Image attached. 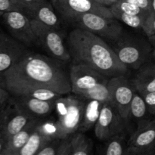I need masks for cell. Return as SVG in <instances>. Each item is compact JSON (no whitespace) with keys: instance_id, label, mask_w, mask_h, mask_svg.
<instances>
[{"instance_id":"obj_27","label":"cell","mask_w":155,"mask_h":155,"mask_svg":"<svg viewBox=\"0 0 155 155\" xmlns=\"http://www.w3.org/2000/svg\"><path fill=\"white\" fill-rule=\"evenodd\" d=\"M111 8L117 9V10L124 12L125 13L130 15H148L150 12L143 10L139 6L129 2L126 0H118L117 2L110 6Z\"/></svg>"},{"instance_id":"obj_40","label":"cell","mask_w":155,"mask_h":155,"mask_svg":"<svg viewBox=\"0 0 155 155\" xmlns=\"http://www.w3.org/2000/svg\"><path fill=\"white\" fill-rule=\"evenodd\" d=\"M148 41L150 42V43H151V45H152L153 48L155 49V34L152 35V36H148Z\"/></svg>"},{"instance_id":"obj_30","label":"cell","mask_w":155,"mask_h":155,"mask_svg":"<svg viewBox=\"0 0 155 155\" xmlns=\"http://www.w3.org/2000/svg\"><path fill=\"white\" fill-rule=\"evenodd\" d=\"M142 29L148 37L155 34V12L149 13L145 18Z\"/></svg>"},{"instance_id":"obj_7","label":"cell","mask_w":155,"mask_h":155,"mask_svg":"<svg viewBox=\"0 0 155 155\" xmlns=\"http://www.w3.org/2000/svg\"><path fill=\"white\" fill-rule=\"evenodd\" d=\"M127 124L111 101L103 104L95 125V135L100 141H106L117 135L124 134Z\"/></svg>"},{"instance_id":"obj_4","label":"cell","mask_w":155,"mask_h":155,"mask_svg":"<svg viewBox=\"0 0 155 155\" xmlns=\"http://www.w3.org/2000/svg\"><path fill=\"white\" fill-rule=\"evenodd\" d=\"M77 28L88 30L103 39L115 42L124 33L120 23L115 18H108L92 13L72 15L64 18Z\"/></svg>"},{"instance_id":"obj_28","label":"cell","mask_w":155,"mask_h":155,"mask_svg":"<svg viewBox=\"0 0 155 155\" xmlns=\"http://www.w3.org/2000/svg\"><path fill=\"white\" fill-rule=\"evenodd\" d=\"M155 145L148 147H127L126 155H151L154 154Z\"/></svg>"},{"instance_id":"obj_26","label":"cell","mask_w":155,"mask_h":155,"mask_svg":"<svg viewBox=\"0 0 155 155\" xmlns=\"http://www.w3.org/2000/svg\"><path fill=\"white\" fill-rule=\"evenodd\" d=\"M110 12L113 14V16L116 19L121 21L124 24H127V25L135 29H142V25H143L144 22H145V18L148 16V15H130V14L125 13V12H121V11L117 10V9L111 8H110Z\"/></svg>"},{"instance_id":"obj_42","label":"cell","mask_w":155,"mask_h":155,"mask_svg":"<svg viewBox=\"0 0 155 155\" xmlns=\"http://www.w3.org/2000/svg\"><path fill=\"white\" fill-rule=\"evenodd\" d=\"M152 56H153V58H154V60H155V49L153 50V51H152Z\"/></svg>"},{"instance_id":"obj_17","label":"cell","mask_w":155,"mask_h":155,"mask_svg":"<svg viewBox=\"0 0 155 155\" xmlns=\"http://www.w3.org/2000/svg\"><path fill=\"white\" fill-rule=\"evenodd\" d=\"M30 19L36 20L47 26L58 30L60 27V20L58 14L54 9L51 2L44 0L40 5L35 8L25 12Z\"/></svg>"},{"instance_id":"obj_33","label":"cell","mask_w":155,"mask_h":155,"mask_svg":"<svg viewBox=\"0 0 155 155\" xmlns=\"http://www.w3.org/2000/svg\"><path fill=\"white\" fill-rule=\"evenodd\" d=\"M12 95L5 86L2 74H0V104H5L12 98Z\"/></svg>"},{"instance_id":"obj_25","label":"cell","mask_w":155,"mask_h":155,"mask_svg":"<svg viewBox=\"0 0 155 155\" xmlns=\"http://www.w3.org/2000/svg\"><path fill=\"white\" fill-rule=\"evenodd\" d=\"M148 113L147 105L143 96L141 94L134 93L130 108V121L132 120H142Z\"/></svg>"},{"instance_id":"obj_32","label":"cell","mask_w":155,"mask_h":155,"mask_svg":"<svg viewBox=\"0 0 155 155\" xmlns=\"http://www.w3.org/2000/svg\"><path fill=\"white\" fill-rule=\"evenodd\" d=\"M57 155H72L71 136L61 139Z\"/></svg>"},{"instance_id":"obj_38","label":"cell","mask_w":155,"mask_h":155,"mask_svg":"<svg viewBox=\"0 0 155 155\" xmlns=\"http://www.w3.org/2000/svg\"><path fill=\"white\" fill-rule=\"evenodd\" d=\"M6 142H7V140L2 136V134L0 133V155L2 154L3 151H4V148L5 147Z\"/></svg>"},{"instance_id":"obj_13","label":"cell","mask_w":155,"mask_h":155,"mask_svg":"<svg viewBox=\"0 0 155 155\" xmlns=\"http://www.w3.org/2000/svg\"><path fill=\"white\" fill-rule=\"evenodd\" d=\"M18 106L30 117L35 119H42L48 116L55 107L56 100H41L27 96L13 97Z\"/></svg>"},{"instance_id":"obj_45","label":"cell","mask_w":155,"mask_h":155,"mask_svg":"<svg viewBox=\"0 0 155 155\" xmlns=\"http://www.w3.org/2000/svg\"><path fill=\"white\" fill-rule=\"evenodd\" d=\"M3 15V12H0V17H2V15Z\"/></svg>"},{"instance_id":"obj_37","label":"cell","mask_w":155,"mask_h":155,"mask_svg":"<svg viewBox=\"0 0 155 155\" xmlns=\"http://www.w3.org/2000/svg\"><path fill=\"white\" fill-rule=\"evenodd\" d=\"M9 37H10V36H9L8 35L6 34V33L3 31L2 29L0 27V48L4 45L5 42L8 39Z\"/></svg>"},{"instance_id":"obj_15","label":"cell","mask_w":155,"mask_h":155,"mask_svg":"<svg viewBox=\"0 0 155 155\" xmlns=\"http://www.w3.org/2000/svg\"><path fill=\"white\" fill-rule=\"evenodd\" d=\"M129 146L148 147L155 145V120L142 119L127 142Z\"/></svg>"},{"instance_id":"obj_24","label":"cell","mask_w":155,"mask_h":155,"mask_svg":"<svg viewBox=\"0 0 155 155\" xmlns=\"http://www.w3.org/2000/svg\"><path fill=\"white\" fill-rule=\"evenodd\" d=\"M62 95H61V94L58 93L52 89H48V88L31 87L24 89L17 97L27 96L38 98V99L50 101V100H56Z\"/></svg>"},{"instance_id":"obj_19","label":"cell","mask_w":155,"mask_h":155,"mask_svg":"<svg viewBox=\"0 0 155 155\" xmlns=\"http://www.w3.org/2000/svg\"><path fill=\"white\" fill-rule=\"evenodd\" d=\"M52 139L43 133L39 126L29 138L27 143L20 151L18 155H36L37 153Z\"/></svg>"},{"instance_id":"obj_46","label":"cell","mask_w":155,"mask_h":155,"mask_svg":"<svg viewBox=\"0 0 155 155\" xmlns=\"http://www.w3.org/2000/svg\"><path fill=\"white\" fill-rule=\"evenodd\" d=\"M154 155H155V152H154Z\"/></svg>"},{"instance_id":"obj_9","label":"cell","mask_w":155,"mask_h":155,"mask_svg":"<svg viewBox=\"0 0 155 155\" xmlns=\"http://www.w3.org/2000/svg\"><path fill=\"white\" fill-rule=\"evenodd\" d=\"M107 86L110 90L111 102L128 125L130 104L135 93L133 83L125 75H120L109 79Z\"/></svg>"},{"instance_id":"obj_41","label":"cell","mask_w":155,"mask_h":155,"mask_svg":"<svg viewBox=\"0 0 155 155\" xmlns=\"http://www.w3.org/2000/svg\"><path fill=\"white\" fill-rule=\"evenodd\" d=\"M151 1V12H155V0H150Z\"/></svg>"},{"instance_id":"obj_22","label":"cell","mask_w":155,"mask_h":155,"mask_svg":"<svg viewBox=\"0 0 155 155\" xmlns=\"http://www.w3.org/2000/svg\"><path fill=\"white\" fill-rule=\"evenodd\" d=\"M72 155H88L92 153L93 142L83 132L71 136Z\"/></svg>"},{"instance_id":"obj_18","label":"cell","mask_w":155,"mask_h":155,"mask_svg":"<svg viewBox=\"0 0 155 155\" xmlns=\"http://www.w3.org/2000/svg\"><path fill=\"white\" fill-rule=\"evenodd\" d=\"M42 119H33L23 130L12 136L6 142L2 155H18L21 148L27 143L32 133L36 130Z\"/></svg>"},{"instance_id":"obj_39","label":"cell","mask_w":155,"mask_h":155,"mask_svg":"<svg viewBox=\"0 0 155 155\" xmlns=\"http://www.w3.org/2000/svg\"><path fill=\"white\" fill-rule=\"evenodd\" d=\"M102 1L103 5L107 6V7H110V5H112L113 4H114L116 2H117L118 0H101Z\"/></svg>"},{"instance_id":"obj_34","label":"cell","mask_w":155,"mask_h":155,"mask_svg":"<svg viewBox=\"0 0 155 155\" xmlns=\"http://www.w3.org/2000/svg\"><path fill=\"white\" fill-rule=\"evenodd\" d=\"M142 95L146 103L148 113L155 116V92H148Z\"/></svg>"},{"instance_id":"obj_35","label":"cell","mask_w":155,"mask_h":155,"mask_svg":"<svg viewBox=\"0 0 155 155\" xmlns=\"http://www.w3.org/2000/svg\"><path fill=\"white\" fill-rule=\"evenodd\" d=\"M17 1L22 8L23 12L25 13L27 11H30L37 7L44 0H17Z\"/></svg>"},{"instance_id":"obj_21","label":"cell","mask_w":155,"mask_h":155,"mask_svg":"<svg viewBox=\"0 0 155 155\" xmlns=\"http://www.w3.org/2000/svg\"><path fill=\"white\" fill-rule=\"evenodd\" d=\"M128 144L126 142L125 135H117L104 141L100 149V154L105 155H126Z\"/></svg>"},{"instance_id":"obj_5","label":"cell","mask_w":155,"mask_h":155,"mask_svg":"<svg viewBox=\"0 0 155 155\" xmlns=\"http://www.w3.org/2000/svg\"><path fill=\"white\" fill-rule=\"evenodd\" d=\"M113 49L124 64L135 70L147 63L153 51L149 41L125 33L115 41Z\"/></svg>"},{"instance_id":"obj_12","label":"cell","mask_w":155,"mask_h":155,"mask_svg":"<svg viewBox=\"0 0 155 155\" xmlns=\"http://www.w3.org/2000/svg\"><path fill=\"white\" fill-rule=\"evenodd\" d=\"M71 92L79 95L83 91L89 89L101 83H107L109 79L91 67L74 63L69 72Z\"/></svg>"},{"instance_id":"obj_43","label":"cell","mask_w":155,"mask_h":155,"mask_svg":"<svg viewBox=\"0 0 155 155\" xmlns=\"http://www.w3.org/2000/svg\"><path fill=\"white\" fill-rule=\"evenodd\" d=\"M3 106H4V104H0V113H1V110H2V109Z\"/></svg>"},{"instance_id":"obj_44","label":"cell","mask_w":155,"mask_h":155,"mask_svg":"<svg viewBox=\"0 0 155 155\" xmlns=\"http://www.w3.org/2000/svg\"><path fill=\"white\" fill-rule=\"evenodd\" d=\"M94 1H95V2H98L101 3V4H102V5H103V3H102V1H101V0H94Z\"/></svg>"},{"instance_id":"obj_6","label":"cell","mask_w":155,"mask_h":155,"mask_svg":"<svg viewBox=\"0 0 155 155\" xmlns=\"http://www.w3.org/2000/svg\"><path fill=\"white\" fill-rule=\"evenodd\" d=\"M30 20L38 45H41L59 61L67 62L71 60L68 46L65 45L63 37L58 30L36 20Z\"/></svg>"},{"instance_id":"obj_16","label":"cell","mask_w":155,"mask_h":155,"mask_svg":"<svg viewBox=\"0 0 155 155\" xmlns=\"http://www.w3.org/2000/svg\"><path fill=\"white\" fill-rule=\"evenodd\" d=\"M135 90L139 94L155 92V64L147 62L136 73L132 81Z\"/></svg>"},{"instance_id":"obj_8","label":"cell","mask_w":155,"mask_h":155,"mask_svg":"<svg viewBox=\"0 0 155 155\" xmlns=\"http://www.w3.org/2000/svg\"><path fill=\"white\" fill-rule=\"evenodd\" d=\"M33 119L35 118L22 110L12 97L4 104L0 113V133L8 141Z\"/></svg>"},{"instance_id":"obj_3","label":"cell","mask_w":155,"mask_h":155,"mask_svg":"<svg viewBox=\"0 0 155 155\" xmlns=\"http://www.w3.org/2000/svg\"><path fill=\"white\" fill-rule=\"evenodd\" d=\"M86 101L74 94L59 97L55 101L58 119L56 121L59 130V139L73 136L79 130L84 117Z\"/></svg>"},{"instance_id":"obj_29","label":"cell","mask_w":155,"mask_h":155,"mask_svg":"<svg viewBox=\"0 0 155 155\" xmlns=\"http://www.w3.org/2000/svg\"><path fill=\"white\" fill-rule=\"evenodd\" d=\"M61 139H52L47 143L36 155H57Z\"/></svg>"},{"instance_id":"obj_31","label":"cell","mask_w":155,"mask_h":155,"mask_svg":"<svg viewBox=\"0 0 155 155\" xmlns=\"http://www.w3.org/2000/svg\"><path fill=\"white\" fill-rule=\"evenodd\" d=\"M12 11L23 12L22 8L17 0H0V12L4 13Z\"/></svg>"},{"instance_id":"obj_36","label":"cell","mask_w":155,"mask_h":155,"mask_svg":"<svg viewBox=\"0 0 155 155\" xmlns=\"http://www.w3.org/2000/svg\"><path fill=\"white\" fill-rule=\"evenodd\" d=\"M126 1L139 6V8L146 11V12H151V1L150 0H126Z\"/></svg>"},{"instance_id":"obj_11","label":"cell","mask_w":155,"mask_h":155,"mask_svg":"<svg viewBox=\"0 0 155 155\" xmlns=\"http://www.w3.org/2000/svg\"><path fill=\"white\" fill-rule=\"evenodd\" d=\"M62 19L72 15L92 13L114 18L110 8L94 0H50Z\"/></svg>"},{"instance_id":"obj_2","label":"cell","mask_w":155,"mask_h":155,"mask_svg":"<svg viewBox=\"0 0 155 155\" xmlns=\"http://www.w3.org/2000/svg\"><path fill=\"white\" fill-rule=\"evenodd\" d=\"M68 48L74 63L88 65L107 78L127 74L128 68L113 48L92 32L76 27L68 35Z\"/></svg>"},{"instance_id":"obj_1","label":"cell","mask_w":155,"mask_h":155,"mask_svg":"<svg viewBox=\"0 0 155 155\" xmlns=\"http://www.w3.org/2000/svg\"><path fill=\"white\" fill-rule=\"evenodd\" d=\"M5 86L12 97L24 89L43 87L61 95L71 92L70 75L58 60L28 51L2 74Z\"/></svg>"},{"instance_id":"obj_23","label":"cell","mask_w":155,"mask_h":155,"mask_svg":"<svg viewBox=\"0 0 155 155\" xmlns=\"http://www.w3.org/2000/svg\"><path fill=\"white\" fill-rule=\"evenodd\" d=\"M107 82L99 83L90 89L83 91L79 95V96L86 98V99L98 101L103 104L107 101H111L110 90L107 86Z\"/></svg>"},{"instance_id":"obj_10","label":"cell","mask_w":155,"mask_h":155,"mask_svg":"<svg viewBox=\"0 0 155 155\" xmlns=\"http://www.w3.org/2000/svg\"><path fill=\"white\" fill-rule=\"evenodd\" d=\"M5 24L12 36L26 46L38 45L31 20L21 11L4 12L2 15Z\"/></svg>"},{"instance_id":"obj_20","label":"cell","mask_w":155,"mask_h":155,"mask_svg":"<svg viewBox=\"0 0 155 155\" xmlns=\"http://www.w3.org/2000/svg\"><path fill=\"white\" fill-rule=\"evenodd\" d=\"M87 100L88 101L86 103L83 122L79 128V130L81 132L88 131L89 129L95 125L99 117L101 107L103 105V103L98 101L90 99Z\"/></svg>"},{"instance_id":"obj_14","label":"cell","mask_w":155,"mask_h":155,"mask_svg":"<svg viewBox=\"0 0 155 155\" xmlns=\"http://www.w3.org/2000/svg\"><path fill=\"white\" fill-rule=\"evenodd\" d=\"M28 51L26 45L15 38L9 37L0 48V74L13 66Z\"/></svg>"}]
</instances>
